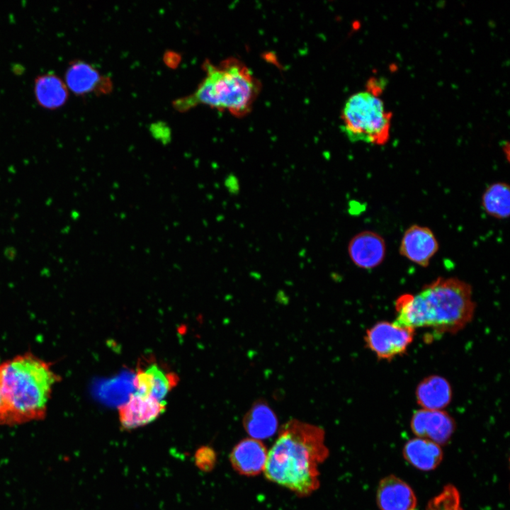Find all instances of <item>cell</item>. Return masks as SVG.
I'll return each instance as SVG.
<instances>
[{"instance_id":"obj_4","label":"cell","mask_w":510,"mask_h":510,"mask_svg":"<svg viewBox=\"0 0 510 510\" xmlns=\"http://www.w3.org/2000/svg\"><path fill=\"white\" fill-rule=\"evenodd\" d=\"M58 380L50 364L31 353L0 364V388L10 421L42 417Z\"/></svg>"},{"instance_id":"obj_19","label":"cell","mask_w":510,"mask_h":510,"mask_svg":"<svg viewBox=\"0 0 510 510\" xmlns=\"http://www.w3.org/2000/svg\"><path fill=\"white\" fill-rule=\"evenodd\" d=\"M483 210L490 216L500 220L509 217L510 214L509 186L497 182L489 186L482 197Z\"/></svg>"},{"instance_id":"obj_9","label":"cell","mask_w":510,"mask_h":510,"mask_svg":"<svg viewBox=\"0 0 510 510\" xmlns=\"http://www.w3.org/2000/svg\"><path fill=\"white\" fill-rule=\"evenodd\" d=\"M64 82L68 90L77 96L107 94L112 89L111 81L107 76L91 64L81 60L69 63L64 72Z\"/></svg>"},{"instance_id":"obj_13","label":"cell","mask_w":510,"mask_h":510,"mask_svg":"<svg viewBox=\"0 0 510 510\" xmlns=\"http://www.w3.org/2000/svg\"><path fill=\"white\" fill-rule=\"evenodd\" d=\"M268 450L261 441L246 438L237 443L230 454L233 469L239 475L256 476L264 472Z\"/></svg>"},{"instance_id":"obj_2","label":"cell","mask_w":510,"mask_h":510,"mask_svg":"<svg viewBox=\"0 0 510 510\" xmlns=\"http://www.w3.org/2000/svg\"><path fill=\"white\" fill-rule=\"evenodd\" d=\"M395 307L394 322L400 327L453 334L472 321L475 303L470 284L457 278L440 277L416 294L400 295Z\"/></svg>"},{"instance_id":"obj_8","label":"cell","mask_w":510,"mask_h":510,"mask_svg":"<svg viewBox=\"0 0 510 510\" xmlns=\"http://www.w3.org/2000/svg\"><path fill=\"white\" fill-rule=\"evenodd\" d=\"M166 409V402L135 392L118 407L119 421L125 430L147 425L157 419Z\"/></svg>"},{"instance_id":"obj_15","label":"cell","mask_w":510,"mask_h":510,"mask_svg":"<svg viewBox=\"0 0 510 510\" xmlns=\"http://www.w3.org/2000/svg\"><path fill=\"white\" fill-rule=\"evenodd\" d=\"M416 400L421 409L443 410L451 402L452 387L449 382L438 375L424 378L415 391Z\"/></svg>"},{"instance_id":"obj_12","label":"cell","mask_w":510,"mask_h":510,"mask_svg":"<svg viewBox=\"0 0 510 510\" xmlns=\"http://www.w3.org/2000/svg\"><path fill=\"white\" fill-rule=\"evenodd\" d=\"M376 502L380 510H416L417 506L416 497L412 487L393 475L380 481Z\"/></svg>"},{"instance_id":"obj_20","label":"cell","mask_w":510,"mask_h":510,"mask_svg":"<svg viewBox=\"0 0 510 510\" xmlns=\"http://www.w3.org/2000/svg\"><path fill=\"white\" fill-rule=\"evenodd\" d=\"M426 510H463L458 489L453 484L446 485L438 494L430 499Z\"/></svg>"},{"instance_id":"obj_16","label":"cell","mask_w":510,"mask_h":510,"mask_svg":"<svg viewBox=\"0 0 510 510\" xmlns=\"http://www.w3.org/2000/svg\"><path fill=\"white\" fill-rule=\"evenodd\" d=\"M34 94L38 103L50 110L64 106L69 98L65 82L56 74L46 72L37 76L34 81Z\"/></svg>"},{"instance_id":"obj_11","label":"cell","mask_w":510,"mask_h":510,"mask_svg":"<svg viewBox=\"0 0 510 510\" xmlns=\"http://www.w3.org/2000/svg\"><path fill=\"white\" fill-rule=\"evenodd\" d=\"M348 254L358 267L370 269L381 264L386 254V244L379 234L363 231L354 235L348 244Z\"/></svg>"},{"instance_id":"obj_22","label":"cell","mask_w":510,"mask_h":510,"mask_svg":"<svg viewBox=\"0 0 510 510\" xmlns=\"http://www.w3.org/2000/svg\"><path fill=\"white\" fill-rule=\"evenodd\" d=\"M0 421H10L8 410L4 400L0 388Z\"/></svg>"},{"instance_id":"obj_6","label":"cell","mask_w":510,"mask_h":510,"mask_svg":"<svg viewBox=\"0 0 510 510\" xmlns=\"http://www.w3.org/2000/svg\"><path fill=\"white\" fill-rule=\"evenodd\" d=\"M414 335L415 329L398 326L394 322L380 321L366 330L364 340L378 359L390 361L407 351Z\"/></svg>"},{"instance_id":"obj_21","label":"cell","mask_w":510,"mask_h":510,"mask_svg":"<svg viewBox=\"0 0 510 510\" xmlns=\"http://www.w3.org/2000/svg\"><path fill=\"white\" fill-rule=\"evenodd\" d=\"M216 462V454L215 450L208 446H203L198 448L195 454V463L196 466L203 471L211 470Z\"/></svg>"},{"instance_id":"obj_14","label":"cell","mask_w":510,"mask_h":510,"mask_svg":"<svg viewBox=\"0 0 510 510\" xmlns=\"http://www.w3.org/2000/svg\"><path fill=\"white\" fill-rule=\"evenodd\" d=\"M178 382L176 374L167 372L157 363H153L146 368H137L133 385L136 392L164 401V397Z\"/></svg>"},{"instance_id":"obj_10","label":"cell","mask_w":510,"mask_h":510,"mask_svg":"<svg viewBox=\"0 0 510 510\" xmlns=\"http://www.w3.org/2000/svg\"><path fill=\"white\" fill-rule=\"evenodd\" d=\"M438 250V242L427 227L413 225L404 232L400 254L412 262L426 267Z\"/></svg>"},{"instance_id":"obj_3","label":"cell","mask_w":510,"mask_h":510,"mask_svg":"<svg viewBox=\"0 0 510 510\" xmlns=\"http://www.w3.org/2000/svg\"><path fill=\"white\" fill-rule=\"evenodd\" d=\"M205 77L191 94L176 99L174 107L184 112L198 105L227 111L237 117L248 114L260 91L251 70L237 58L217 64L205 62Z\"/></svg>"},{"instance_id":"obj_18","label":"cell","mask_w":510,"mask_h":510,"mask_svg":"<svg viewBox=\"0 0 510 510\" xmlns=\"http://www.w3.org/2000/svg\"><path fill=\"white\" fill-rule=\"evenodd\" d=\"M244 428L250 438L261 441L273 436L278 428L275 413L265 402L255 403L246 414Z\"/></svg>"},{"instance_id":"obj_17","label":"cell","mask_w":510,"mask_h":510,"mask_svg":"<svg viewBox=\"0 0 510 510\" xmlns=\"http://www.w3.org/2000/svg\"><path fill=\"white\" fill-rule=\"evenodd\" d=\"M404 459L414 468L422 471L436 469L443 460L441 446L422 438L408 441L403 448Z\"/></svg>"},{"instance_id":"obj_5","label":"cell","mask_w":510,"mask_h":510,"mask_svg":"<svg viewBox=\"0 0 510 510\" xmlns=\"http://www.w3.org/2000/svg\"><path fill=\"white\" fill-rule=\"evenodd\" d=\"M375 82L352 94L341 110V129L351 142L382 145L390 136L391 113Z\"/></svg>"},{"instance_id":"obj_7","label":"cell","mask_w":510,"mask_h":510,"mask_svg":"<svg viewBox=\"0 0 510 510\" xmlns=\"http://www.w3.org/2000/svg\"><path fill=\"white\" fill-rule=\"evenodd\" d=\"M410 427L418 438L444 445L450 439L455 429L453 418L443 410L420 409L413 414Z\"/></svg>"},{"instance_id":"obj_1","label":"cell","mask_w":510,"mask_h":510,"mask_svg":"<svg viewBox=\"0 0 510 510\" xmlns=\"http://www.w3.org/2000/svg\"><path fill=\"white\" fill-rule=\"evenodd\" d=\"M328 456L324 429L291 419L268 450L263 472L268 480L307 497L319 488V467Z\"/></svg>"}]
</instances>
